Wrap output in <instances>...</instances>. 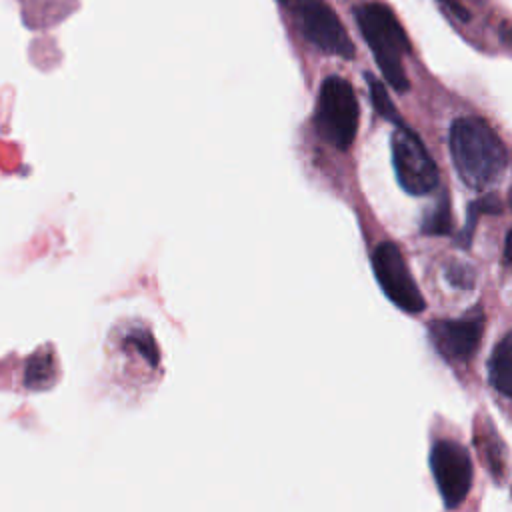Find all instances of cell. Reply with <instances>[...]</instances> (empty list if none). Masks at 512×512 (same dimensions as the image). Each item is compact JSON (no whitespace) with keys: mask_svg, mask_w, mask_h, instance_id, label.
<instances>
[{"mask_svg":"<svg viewBox=\"0 0 512 512\" xmlns=\"http://www.w3.org/2000/svg\"><path fill=\"white\" fill-rule=\"evenodd\" d=\"M364 78H366V82H368V86H370L372 104H374V108L378 110V114H380L384 120H390V122H394L396 126H402L404 120H402L400 114L396 112V108H394V104H392V100H390V96H388L384 84H382L378 78H374L372 74H364Z\"/></svg>","mask_w":512,"mask_h":512,"instance_id":"obj_10","label":"cell"},{"mask_svg":"<svg viewBox=\"0 0 512 512\" xmlns=\"http://www.w3.org/2000/svg\"><path fill=\"white\" fill-rule=\"evenodd\" d=\"M500 202H498V198L496 196H492V194H488V196H482L480 200H476V202H472L470 204V208H468V220H466V228L462 230V236H460V240H462V244H470V238H472V230H474V226H476V220H478V216H482L484 212H498L500 208Z\"/></svg>","mask_w":512,"mask_h":512,"instance_id":"obj_12","label":"cell"},{"mask_svg":"<svg viewBox=\"0 0 512 512\" xmlns=\"http://www.w3.org/2000/svg\"><path fill=\"white\" fill-rule=\"evenodd\" d=\"M130 342H132V344H138V348H140L142 354L150 360V364H156V362H158L156 346H154V340L150 338V334L134 332V334H130Z\"/></svg>","mask_w":512,"mask_h":512,"instance_id":"obj_14","label":"cell"},{"mask_svg":"<svg viewBox=\"0 0 512 512\" xmlns=\"http://www.w3.org/2000/svg\"><path fill=\"white\" fill-rule=\"evenodd\" d=\"M438 2H442L460 22H468L470 20V12L464 8V4L460 0H438Z\"/></svg>","mask_w":512,"mask_h":512,"instance_id":"obj_15","label":"cell"},{"mask_svg":"<svg viewBox=\"0 0 512 512\" xmlns=\"http://www.w3.org/2000/svg\"><path fill=\"white\" fill-rule=\"evenodd\" d=\"M482 328V310H472L454 320H436L430 326V340L446 360L466 362L476 354L480 346Z\"/></svg>","mask_w":512,"mask_h":512,"instance_id":"obj_8","label":"cell"},{"mask_svg":"<svg viewBox=\"0 0 512 512\" xmlns=\"http://www.w3.org/2000/svg\"><path fill=\"white\" fill-rule=\"evenodd\" d=\"M448 148L460 180L474 190L496 184L506 172L508 150L484 118H456L450 126Z\"/></svg>","mask_w":512,"mask_h":512,"instance_id":"obj_1","label":"cell"},{"mask_svg":"<svg viewBox=\"0 0 512 512\" xmlns=\"http://www.w3.org/2000/svg\"><path fill=\"white\" fill-rule=\"evenodd\" d=\"M488 378L496 392L504 398L512 396V334L506 332L494 346L488 360Z\"/></svg>","mask_w":512,"mask_h":512,"instance_id":"obj_9","label":"cell"},{"mask_svg":"<svg viewBox=\"0 0 512 512\" xmlns=\"http://www.w3.org/2000/svg\"><path fill=\"white\" fill-rule=\"evenodd\" d=\"M422 232L426 234H448L450 232V204L442 196L440 202L426 214L422 222Z\"/></svg>","mask_w":512,"mask_h":512,"instance_id":"obj_11","label":"cell"},{"mask_svg":"<svg viewBox=\"0 0 512 512\" xmlns=\"http://www.w3.org/2000/svg\"><path fill=\"white\" fill-rule=\"evenodd\" d=\"M430 470L446 508H458L472 488V458L456 440H438L430 450Z\"/></svg>","mask_w":512,"mask_h":512,"instance_id":"obj_7","label":"cell"},{"mask_svg":"<svg viewBox=\"0 0 512 512\" xmlns=\"http://www.w3.org/2000/svg\"><path fill=\"white\" fill-rule=\"evenodd\" d=\"M288 6L300 34L318 50L340 56L344 60L354 58L356 48L342 26L340 18L328 6L326 0H278Z\"/></svg>","mask_w":512,"mask_h":512,"instance_id":"obj_4","label":"cell"},{"mask_svg":"<svg viewBox=\"0 0 512 512\" xmlns=\"http://www.w3.org/2000/svg\"><path fill=\"white\" fill-rule=\"evenodd\" d=\"M372 270L378 286L394 306L408 314H420L426 308L406 258L394 242H380L376 246L372 254Z\"/></svg>","mask_w":512,"mask_h":512,"instance_id":"obj_6","label":"cell"},{"mask_svg":"<svg viewBox=\"0 0 512 512\" xmlns=\"http://www.w3.org/2000/svg\"><path fill=\"white\" fill-rule=\"evenodd\" d=\"M392 166L402 190L426 196L438 186V166L420 136L406 124L392 132Z\"/></svg>","mask_w":512,"mask_h":512,"instance_id":"obj_5","label":"cell"},{"mask_svg":"<svg viewBox=\"0 0 512 512\" xmlns=\"http://www.w3.org/2000/svg\"><path fill=\"white\" fill-rule=\"evenodd\" d=\"M358 122L360 106L352 84L342 76H328L316 96V134L332 148L348 150L356 140Z\"/></svg>","mask_w":512,"mask_h":512,"instance_id":"obj_3","label":"cell"},{"mask_svg":"<svg viewBox=\"0 0 512 512\" xmlns=\"http://www.w3.org/2000/svg\"><path fill=\"white\" fill-rule=\"evenodd\" d=\"M446 278L450 280V284L458 286V288H472L474 286V270L466 264H456V266H450L448 272H446Z\"/></svg>","mask_w":512,"mask_h":512,"instance_id":"obj_13","label":"cell"},{"mask_svg":"<svg viewBox=\"0 0 512 512\" xmlns=\"http://www.w3.org/2000/svg\"><path fill=\"white\" fill-rule=\"evenodd\" d=\"M356 22L384 80L396 92H408L410 82L402 58L410 54V40L396 14L384 4L372 2L356 8Z\"/></svg>","mask_w":512,"mask_h":512,"instance_id":"obj_2","label":"cell"}]
</instances>
